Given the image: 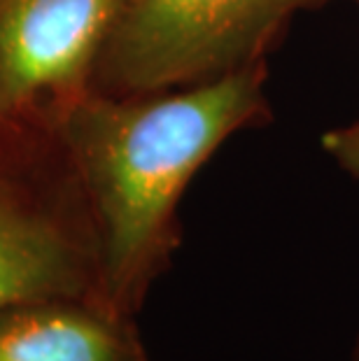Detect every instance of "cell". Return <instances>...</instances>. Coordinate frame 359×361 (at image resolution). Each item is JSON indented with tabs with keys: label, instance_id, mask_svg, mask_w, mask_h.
I'll use <instances>...</instances> for the list:
<instances>
[{
	"label": "cell",
	"instance_id": "cell-1",
	"mask_svg": "<svg viewBox=\"0 0 359 361\" xmlns=\"http://www.w3.org/2000/svg\"><path fill=\"white\" fill-rule=\"evenodd\" d=\"M264 63L140 96L87 89L51 117L94 224L105 298L135 314L180 240L178 205L217 147L266 110Z\"/></svg>",
	"mask_w": 359,
	"mask_h": 361
},
{
	"label": "cell",
	"instance_id": "cell-2",
	"mask_svg": "<svg viewBox=\"0 0 359 361\" xmlns=\"http://www.w3.org/2000/svg\"><path fill=\"white\" fill-rule=\"evenodd\" d=\"M315 0H121L91 89L114 96L192 87L262 61Z\"/></svg>",
	"mask_w": 359,
	"mask_h": 361
},
{
	"label": "cell",
	"instance_id": "cell-3",
	"mask_svg": "<svg viewBox=\"0 0 359 361\" xmlns=\"http://www.w3.org/2000/svg\"><path fill=\"white\" fill-rule=\"evenodd\" d=\"M49 298L108 301L94 224L59 152L0 140V312Z\"/></svg>",
	"mask_w": 359,
	"mask_h": 361
},
{
	"label": "cell",
	"instance_id": "cell-4",
	"mask_svg": "<svg viewBox=\"0 0 359 361\" xmlns=\"http://www.w3.org/2000/svg\"><path fill=\"white\" fill-rule=\"evenodd\" d=\"M121 0H0V140L91 89Z\"/></svg>",
	"mask_w": 359,
	"mask_h": 361
},
{
	"label": "cell",
	"instance_id": "cell-5",
	"mask_svg": "<svg viewBox=\"0 0 359 361\" xmlns=\"http://www.w3.org/2000/svg\"><path fill=\"white\" fill-rule=\"evenodd\" d=\"M0 361H150L135 314L103 298H49L0 312Z\"/></svg>",
	"mask_w": 359,
	"mask_h": 361
},
{
	"label": "cell",
	"instance_id": "cell-6",
	"mask_svg": "<svg viewBox=\"0 0 359 361\" xmlns=\"http://www.w3.org/2000/svg\"><path fill=\"white\" fill-rule=\"evenodd\" d=\"M322 147L343 171L359 178V119L353 124L334 128L322 137Z\"/></svg>",
	"mask_w": 359,
	"mask_h": 361
},
{
	"label": "cell",
	"instance_id": "cell-7",
	"mask_svg": "<svg viewBox=\"0 0 359 361\" xmlns=\"http://www.w3.org/2000/svg\"><path fill=\"white\" fill-rule=\"evenodd\" d=\"M353 361H359V336H357V343H355V350H353Z\"/></svg>",
	"mask_w": 359,
	"mask_h": 361
},
{
	"label": "cell",
	"instance_id": "cell-8",
	"mask_svg": "<svg viewBox=\"0 0 359 361\" xmlns=\"http://www.w3.org/2000/svg\"><path fill=\"white\" fill-rule=\"evenodd\" d=\"M357 3H359V0H357Z\"/></svg>",
	"mask_w": 359,
	"mask_h": 361
}]
</instances>
